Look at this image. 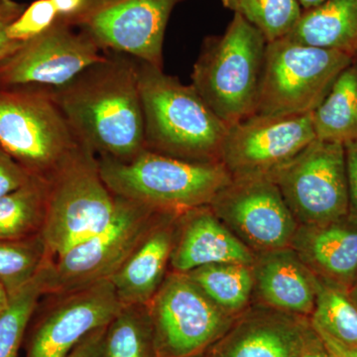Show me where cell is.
<instances>
[{"instance_id":"cell-11","label":"cell","mask_w":357,"mask_h":357,"mask_svg":"<svg viewBox=\"0 0 357 357\" xmlns=\"http://www.w3.org/2000/svg\"><path fill=\"white\" fill-rule=\"evenodd\" d=\"M183 0H84L68 21L103 52L126 54L163 69L169 18Z\"/></svg>"},{"instance_id":"cell-5","label":"cell","mask_w":357,"mask_h":357,"mask_svg":"<svg viewBox=\"0 0 357 357\" xmlns=\"http://www.w3.org/2000/svg\"><path fill=\"white\" fill-rule=\"evenodd\" d=\"M117 204L100 175L98 156L82 143L47 180L41 236L52 259L105 229Z\"/></svg>"},{"instance_id":"cell-2","label":"cell","mask_w":357,"mask_h":357,"mask_svg":"<svg viewBox=\"0 0 357 357\" xmlns=\"http://www.w3.org/2000/svg\"><path fill=\"white\" fill-rule=\"evenodd\" d=\"M138 77L145 149L185 161L220 162L229 126L208 107L194 86L141 61Z\"/></svg>"},{"instance_id":"cell-19","label":"cell","mask_w":357,"mask_h":357,"mask_svg":"<svg viewBox=\"0 0 357 357\" xmlns=\"http://www.w3.org/2000/svg\"><path fill=\"white\" fill-rule=\"evenodd\" d=\"M291 248L319 278L349 292L357 280V220L299 225Z\"/></svg>"},{"instance_id":"cell-29","label":"cell","mask_w":357,"mask_h":357,"mask_svg":"<svg viewBox=\"0 0 357 357\" xmlns=\"http://www.w3.org/2000/svg\"><path fill=\"white\" fill-rule=\"evenodd\" d=\"M264 35L268 42L284 38L302 15L298 0H222Z\"/></svg>"},{"instance_id":"cell-21","label":"cell","mask_w":357,"mask_h":357,"mask_svg":"<svg viewBox=\"0 0 357 357\" xmlns=\"http://www.w3.org/2000/svg\"><path fill=\"white\" fill-rule=\"evenodd\" d=\"M285 38L356 57L357 0H325L307 9Z\"/></svg>"},{"instance_id":"cell-22","label":"cell","mask_w":357,"mask_h":357,"mask_svg":"<svg viewBox=\"0 0 357 357\" xmlns=\"http://www.w3.org/2000/svg\"><path fill=\"white\" fill-rule=\"evenodd\" d=\"M319 140L345 143L357 141V64L340 73L332 88L312 112Z\"/></svg>"},{"instance_id":"cell-6","label":"cell","mask_w":357,"mask_h":357,"mask_svg":"<svg viewBox=\"0 0 357 357\" xmlns=\"http://www.w3.org/2000/svg\"><path fill=\"white\" fill-rule=\"evenodd\" d=\"M81 144L50 89L0 86V146L32 176L48 180Z\"/></svg>"},{"instance_id":"cell-26","label":"cell","mask_w":357,"mask_h":357,"mask_svg":"<svg viewBox=\"0 0 357 357\" xmlns=\"http://www.w3.org/2000/svg\"><path fill=\"white\" fill-rule=\"evenodd\" d=\"M312 325L345 344L357 347V304L347 291L318 277Z\"/></svg>"},{"instance_id":"cell-37","label":"cell","mask_w":357,"mask_h":357,"mask_svg":"<svg viewBox=\"0 0 357 357\" xmlns=\"http://www.w3.org/2000/svg\"><path fill=\"white\" fill-rule=\"evenodd\" d=\"M300 357H330V354L326 351L325 344H324L323 340H321L318 333H317L316 337L312 338L311 342L307 344L306 349Z\"/></svg>"},{"instance_id":"cell-35","label":"cell","mask_w":357,"mask_h":357,"mask_svg":"<svg viewBox=\"0 0 357 357\" xmlns=\"http://www.w3.org/2000/svg\"><path fill=\"white\" fill-rule=\"evenodd\" d=\"M314 330L318 333L324 344H325L326 351H328L330 357H357V347L354 345L345 344L340 340H335L332 335H328L323 330L314 326Z\"/></svg>"},{"instance_id":"cell-12","label":"cell","mask_w":357,"mask_h":357,"mask_svg":"<svg viewBox=\"0 0 357 357\" xmlns=\"http://www.w3.org/2000/svg\"><path fill=\"white\" fill-rule=\"evenodd\" d=\"M208 206L255 255L291 248L299 227L269 175L232 178Z\"/></svg>"},{"instance_id":"cell-16","label":"cell","mask_w":357,"mask_h":357,"mask_svg":"<svg viewBox=\"0 0 357 357\" xmlns=\"http://www.w3.org/2000/svg\"><path fill=\"white\" fill-rule=\"evenodd\" d=\"M316 335L307 317L262 305L239 314L211 349L217 357H300Z\"/></svg>"},{"instance_id":"cell-31","label":"cell","mask_w":357,"mask_h":357,"mask_svg":"<svg viewBox=\"0 0 357 357\" xmlns=\"http://www.w3.org/2000/svg\"><path fill=\"white\" fill-rule=\"evenodd\" d=\"M31 174L0 146V198L24 185Z\"/></svg>"},{"instance_id":"cell-24","label":"cell","mask_w":357,"mask_h":357,"mask_svg":"<svg viewBox=\"0 0 357 357\" xmlns=\"http://www.w3.org/2000/svg\"><path fill=\"white\" fill-rule=\"evenodd\" d=\"M47 208V181L35 177L0 198V241H22L41 234Z\"/></svg>"},{"instance_id":"cell-8","label":"cell","mask_w":357,"mask_h":357,"mask_svg":"<svg viewBox=\"0 0 357 357\" xmlns=\"http://www.w3.org/2000/svg\"><path fill=\"white\" fill-rule=\"evenodd\" d=\"M117 199L116 213L105 229L46 263L45 295L70 292L109 280L168 213L121 197Z\"/></svg>"},{"instance_id":"cell-9","label":"cell","mask_w":357,"mask_h":357,"mask_svg":"<svg viewBox=\"0 0 357 357\" xmlns=\"http://www.w3.org/2000/svg\"><path fill=\"white\" fill-rule=\"evenodd\" d=\"M147 307L157 357H189L208 351L237 318L217 306L187 275L174 271Z\"/></svg>"},{"instance_id":"cell-1","label":"cell","mask_w":357,"mask_h":357,"mask_svg":"<svg viewBox=\"0 0 357 357\" xmlns=\"http://www.w3.org/2000/svg\"><path fill=\"white\" fill-rule=\"evenodd\" d=\"M138 66L131 56L105 52L70 83L50 89L77 139L98 157L126 162L145 149Z\"/></svg>"},{"instance_id":"cell-32","label":"cell","mask_w":357,"mask_h":357,"mask_svg":"<svg viewBox=\"0 0 357 357\" xmlns=\"http://www.w3.org/2000/svg\"><path fill=\"white\" fill-rule=\"evenodd\" d=\"M25 7L16 0H0V66L22 44L9 39L7 29Z\"/></svg>"},{"instance_id":"cell-39","label":"cell","mask_w":357,"mask_h":357,"mask_svg":"<svg viewBox=\"0 0 357 357\" xmlns=\"http://www.w3.org/2000/svg\"><path fill=\"white\" fill-rule=\"evenodd\" d=\"M300 2L301 6H303L304 8L310 9L312 8V7L319 6L321 2L325 1V0H298Z\"/></svg>"},{"instance_id":"cell-3","label":"cell","mask_w":357,"mask_h":357,"mask_svg":"<svg viewBox=\"0 0 357 357\" xmlns=\"http://www.w3.org/2000/svg\"><path fill=\"white\" fill-rule=\"evenodd\" d=\"M98 158L115 196L168 213L208 206L232 180L222 162L185 161L148 149L126 162Z\"/></svg>"},{"instance_id":"cell-30","label":"cell","mask_w":357,"mask_h":357,"mask_svg":"<svg viewBox=\"0 0 357 357\" xmlns=\"http://www.w3.org/2000/svg\"><path fill=\"white\" fill-rule=\"evenodd\" d=\"M58 14L50 0H35L9 25L7 36L24 43L47 31L57 20Z\"/></svg>"},{"instance_id":"cell-20","label":"cell","mask_w":357,"mask_h":357,"mask_svg":"<svg viewBox=\"0 0 357 357\" xmlns=\"http://www.w3.org/2000/svg\"><path fill=\"white\" fill-rule=\"evenodd\" d=\"M178 215L165 213L109 279L123 306H147L158 292L168 275Z\"/></svg>"},{"instance_id":"cell-40","label":"cell","mask_w":357,"mask_h":357,"mask_svg":"<svg viewBox=\"0 0 357 357\" xmlns=\"http://www.w3.org/2000/svg\"><path fill=\"white\" fill-rule=\"evenodd\" d=\"M189 357H217V356H215V354L213 352V349H208V351L199 352L198 354H195V356Z\"/></svg>"},{"instance_id":"cell-14","label":"cell","mask_w":357,"mask_h":357,"mask_svg":"<svg viewBox=\"0 0 357 357\" xmlns=\"http://www.w3.org/2000/svg\"><path fill=\"white\" fill-rule=\"evenodd\" d=\"M316 139L312 114H255L229 126L220 159L232 178L270 175Z\"/></svg>"},{"instance_id":"cell-25","label":"cell","mask_w":357,"mask_h":357,"mask_svg":"<svg viewBox=\"0 0 357 357\" xmlns=\"http://www.w3.org/2000/svg\"><path fill=\"white\" fill-rule=\"evenodd\" d=\"M102 357H157L147 306L121 307L105 330Z\"/></svg>"},{"instance_id":"cell-15","label":"cell","mask_w":357,"mask_h":357,"mask_svg":"<svg viewBox=\"0 0 357 357\" xmlns=\"http://www.w3.org/2000/svg\"><path fill=\"white\" fill-rule=\"evenodd\" d=\"M49 296L52 303L33 333L26 357H68L123 306L109 280Z\"/></svg>"},{"instance_id":"cell-27","label":"cell","mask_w":357,"mask_h":357,"mask_svg":"<svg viewBox=\"0 0 357 357\" xmlns=\"http://www.w3.org/2000/svg\"><path fill=\"white\" fill-rule=\"evenodd\" d=\"M42 296H45L44 267L11 294L8 305L0 314V357H17L26 328Z\"/></svg>"},{"instance_id":"cell-38","label":"cell","mask_w":357,"mask_h":357,"mask_svg":"<svg viewBox=\"0 0 357 357\" xmlns=\"http://www.w3.org/2000/svg\"><path fill=\"white\" fill-rule=\"evenodd\" d=\"M9 293L4 287L3 284L0 283V314L4 311L9 302Z\"/></svg>"},{"instance_id":"cell-13","label":"cell","mask_w":357,"mask_h":357,"mask_svg":"<svg viewBox=\"0 0 357 357\" xmlns=\"http://www.w3.org/2000/svg\"><path fill=\"white\" fill-rule=\"evenodd\" d=\"M103 56L88 34L58 16L47 31L21 44L0 66V86L61 88Z\"/></svg>"},{"instance_id":"cell-7","label":"cell","mask_w":357,"mask_h":357,"mask_svg":"<svg viewBox=\"0 0 357 357\" xmlns=\"http://www.w3.org/2000/svg\"><path fill=\"white\" fill-rule=\"evenodd\" d=\"M354 60L342 52L306 46L285 37L268 42L255 114H312Z\"/></svg>"},{"instance_id":"cell-33","label":"cell","mask_w":357,"mask_h":357,"mask_svg":"<svg viewBox=\"0 0 357 357\" xmlns=\"http://www.w3.org/2000/svg\"><path fill=\"white\" fill-rule=\"evenodd\" d=\"M347 184H349V215L357 220V141L345 143Z\"/></svg>"},{"instance_id":"cell-18","label":"cell","mask_w":357,"mask_h":357,"mask_svg":"<svg viewBox=\"0 0 357 357\" xmlns=\"http://www.w3.org/2000/svg\"><path fill=\"white\" fill-rule=\"evenodd\" d=\"M255 290L264 306L311 318L318 293V277L292 248L255 255Z\"/></svg>"},{"instance_id":"cell-28","label":"cell","mask_w":357,"mask_h":357,"mask_svg":"<svg viewBox=\"0 0 357 357\" xmlns=\"http://www.w3.org/2000/svg\"><path fill=\"white\" fill-rule=\"evenodd\" d=\"M50 259L41 234L22 241H0V283L10 296L36 276Z\"/></svg>"},{"instance_id":"cell-23","label":"cell","mask_w":357,"mask_h":357,"mask_svg":"<svg viewBox=\"0 0 357 357\" xmlns=\"http://www.w3.org/2000/svg\"><path fill=\"white\" fill-rule=\"evenodd\" d=\"M185 274L223 311L238 317L248 309L255 290L252 265L215 263Z\"/></svg>"},{"instance_id":"cell-4","label":"cell","mask_w":357,"mask_h":357,"mask_svg":"<svg viewBox=\"0 0 357 357\" xmlns=\"http://www.w3.org/2000/svg\"><path fill=\"white\" fill-rule=\"evenodd\" d=\"M267 43L238 14L222 36L204 40L192 86L227 126L256 114Z\"/></svg>"},{"instance_id":"cell-10","label":"cell","mask_w":357,"mask_h":357,"mask_svg":"<svg viewBox=\"0 0 357 357\" xmlns=\"http://www.w3.org/2000/svg\"><path fill=\"white\" fill-rule=\"evenodd\" d=\"M299 225H317L349 211L344 144L316 139L270 174Z\"/></svg>"},{"instance_id":"cell-41","label":"cell","mask_w":357,"mask_h":357,"mask_svg":"<svg viewBox=\"0 0 357 357\" xmlns=\"http://www.w3.org/2000/svg\"><path fill=\"white\" fill-rule=\"evenodd\" d=\"M349 296H351V299L354 301V302L357 304V280L356 283L354 284V286L351 288V290L349 291Z\"/></svg>"},{"instance_id":"cell-34","label":"cell","mask_w":357,"mask_h":357,"mask_svg":"<svg viewBox=\"0 0 357 357\" xmlns=\"http://www.w3.org/2000/svg\"><path fill=\"white\" fill-rule=\"evenodd\" d=\"M107 326L93 331L86 335L68 357H102Z\"/></svg>"},{"instance_id":"cell-36","label":"cell","mask_w":357,"mask_h":357,"mask_svg":"<svg viewBox=\"0 0 357 357\" xmlns=\"http://www.w3.org/2000/svg\"><path fill=\"white\" fill-rule=\"evenodd\" d=\"M53 6L55 7L59 17L69 18L74 17L79 13L84 3V0H50Z\"/></svg>"},{"instance_id":"cell-17","label":"cell","mask_w":357,"mask_h":357,"mask_svg":"<svg viewBox=\"0 0 357 357\" xmlns=\"http://www.w3.org/2000/svg\"><path fill=\"white\" fill-rule=\"evenodd\" d=\"M255 260V252L227 229L208 204L178 213L170 260L172 271L188 273L215 263L252 265Z\"/></svg>"}]
</instances>
